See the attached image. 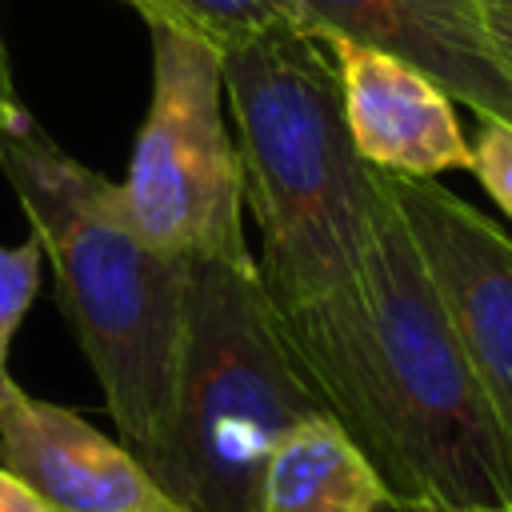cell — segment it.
<instances>
[{
    "mask_svg": "<svg viewBox=\"0 0 512 512\" xmlns=\"http://www.w3.org/2000/svg\"><path fill=\"white\" fill-rule=\"evenodd\" d=\"M152 100L120 184L132 228L180 260L248 264L240 156L224 124V60L208 40L148 20Z\"/></svg>",
    "mask_w": 512,
    "mask_h": 512,
    "instance_id": "obj_5",
    "label": "cell"
},
{
    "mask_svg": "<svg viewBox=\"0 0 512 512\" xmlns=\"http://www.w3.org/2000/svg\"><path fill=\"white\" fill-rule=\"evenodd\" d=\"M144 20L176 24L228 52L280 20H300L296 0H148Z\"/></svg>",
    "mask_w": 512,
    "mask_h": 512,
    "instance_id": "obj_11",
    "label": "cell"
},
{
    "mask_svg": "<svg viewBox=\"0 0 512 512\" xmlns=\"http://www.w3.org/2000/svg\"><path fill=\"white\" fill-rule=\"evenodd\" d=\"M24 104L16 100V88H12V72H8V56H4V44H0V132L12 128L16 120H24Z\"/></svg>",
    "mask_w": 512,
    "mask_h": 512,
    "instance_id": "obj_15",
    "label": "cell"
},
{
    "mask_svg": "<svg viewBox=\"0 0 512 512\" xmlns=\"http://www.w3.org/2000/svg\"><path fill=\"white\" fill-rule=\"evenodd\" d=\"M424 512H512V500L508 504H492V508H424Z\"/></svg>",
    "mask_w": 512,
    "mask_h": 512,
    "instance_id": "obj_17",
    "label": "cell"
},
{
    "mask_svg": "<svg viewBox=\"0 0 512 512\" xmlns=\"http://www.w3.org/2000/svg\"><path fill=\"white\" fill-rule=\"evenodd\" d=\"M328 416L300 376L256 260H188L168 416L140 468L188 512H256L276 440Z\"/></svg>",
    "mask_w": 512,
    "mask_h": 512,
    "instance_id": "obj_4",
    "label": "cell"
},
{
    "mask_svg": "<svg viewBox=\"0 0 512 512\" xmlns=\"http://www.w3.org/2000/svg\"><path fill=\"white\" fill-rule=\"evenodd\" d=\"M484 12H508L512 16V0H476Z\"/></svg>",
    "mask_w": 512,
    "mask_h": 512,
    "instance_id": "obj_18",
    "label": "cell"
},
{
    "mask_svg": "<svg viewBox=\"0 0 512 512\" xmlns=\"http://www.w3.org/2000/svg\"><path fill=\"white\" fill-rule=\"evenodd\" d=\"M132 4H136V8H140V12H144V8H148V0H132Z\"/></svg>",
    "mask_w": 512,
    "mask_h": 512,
    "instance_id": "obj_19",
    "label": "cell"
},
{
    "mask_svg": "<svg viewBox=\"0 0 512 512\" xmlns=\"http://www.w3.org/2000/svg\"><path fill=\"white\" fill-rule=\"evenodd\" d=\"M472 172L484 184V192L500 204V212L512 220V124L480 116L476 140H472Z\"/></svg>",
    "mask_w": 512,
    "mask_h": 512,
    "instance_id": "obj_13",
    "label": "cell"
},
{
    "mask_svg": "<svg viewBox=\"0 0 512 512\" xmlns=\"http://www.w3.org/2000/svg\"><path fill=\"white\" fill-rule=\"evenodd\" d=\"M484 16H488V32H492L496 52H500L504 64L512 68V16H508V12H484Z\"/></svg>",
    "mask_w": 512,
    "mask_h": 512,
    "instance_id": "obj_16",
    "label": "cell"
},
{
    "mask_svg": "<svg viewBox=\"0 0 512 512\" xmlns=\"http://www.w3.org/2000/svg\"><path fill=\"white\" fill-rule=\"evenodd\" d=\"M392 496L332 416L296 420L268 452L256 512H388Z\"/></svg>",
    "mask_w": 512,
    "mask_h": 512,
    "instance_id": "obj_10",
    "label": "cell"
},
{
    "mask_svg": "<svg viewBox=\"0 0 512 512\" xmlns=\"http://www.w3.org/2000/svg\"><path fill=\"white\" fill-rule=\"evenodd\" d=\"M244 200L260 228L272 308L324 296L356 272L376 208V168L356 152L336 64L300 20L220 52Z\"/></svg>",
    "mask_w": 512,
    "mask_h": 512,
    "instance_id": "obj_2",
    "label": "cell"
},
{
    "mask_svg": "<svg viewBox=\"0 0 512 512\" xmlns=\"http://www.w3.org/2000/svg\"><path fill=\"white\" fill-rule=\"evenodd\" d=\"M380 176L412 232L432 292L512 440V236L436 180Z\"/></svg>",
    "mask_w": 512,
    "mask_h": 512,
    "instance_id": "obj_6",
    "label": "cell"
},
{
    "mask_svg": "<svg viewBox=\"0 0 512 512\" xmlns=\"http://www.w3.org/2000/svg\"><path fill=\"white\" fill-rule=\"evenodd\" d=\"M0 468L52 512H188L120 440L20 388L0 408Z\"/></svg>",
    "mask_w": 512,
    "mask_h": 512,
    "instance_id": "obj_9",
    "label": "cell"
},
{
    "mask_svg": "<svg viewBox=\"0 0 512 512\" xmlns=\"http://www.w3.org/2000/svg\"><path fill=\"white\" fill-rule=\"evenodd\" d=\"M0 172L56 268V300L104 388L120 444L140 460L168 416L188 260L152 248L132 228L120 184L72 160L32 116L0 132Z\"/></svg>",
    "mask_w": 512,
    "mask_h": 512,
    "instance_id": "obj_3",
    "label": "cell"
},
{
    "mask_svg": "<svg viewBox=\"0 0 512 512\" xmlns=\"http://www.w3.org/2000/svg\"><path fill=\"white\" fill-rule=\"evenodd\" d=\"M0 512H52L24 480H16L8 468H0Z\"/></svg>",
    "mask_w": 512,
    "mask_h": 512,
    "instance_id": "obj_14",
    "label": "cell"
},
{
    "mask_svg": "<svg viewBox=\"0 0 512 512\" xmlns=\"http://www.w3.org/2000/svg\"><path fill=\"white\" fill-rule=\"evenodd\" d=\"M284 344L392 496V512L512 500V440L476 380L376 168L356 272L276 308Z\"/></svg>",
    "mask_w": 512,
    "mask_h": 512,
    "instance_id": "obj_1",
    "label": "cell"
},
{
    "mask_svg": "<svg viewBox=\"0 0 512 512\" xmlns=\"http://www.w3.org/2000/svg\"><path fill=\"white\" fill-rule=\"evenodd\" d=\"M300 24L392 52L476 116L512 124V68L476 0H296Z\"/></svg>",
    "mask_w": 512,
    "mask_h": 512,
    "instance_id": "obj_7",
    "label": "cell"
},
{
    "mask_svg": "<svg viewBox=\"0 0 512 512\" xmlns=\"http://www.w3.org/2000/svg\"><path fill=\"white\" fill-rule=\"evenodd\" d=\"M316 36L336 64L348 136L372 168L420 180L456 168L472 172V144L464 140L452 96L440 84L392 52L336 32Z\"/></svg>",
    "mask_w": 512,
    "mask_h": 512,
    "instance_id": "obj_8",
    "label": "cell"
},
{
    "mask_svg": "<svg viewBox=\"0 0 512 512\" xmlns=\"http://www.w3.org/2000/svg\"><path fill=\"white\" fill-rule=\"evenodd\" d=\"M40 260H44V248L36 236L16 248H0V408L16 392V380L8 376V344H12L28 304L36 300Z\"/></svg>",
    "mask_w": 512,
    "mask_h": 512,
    "instance_id": "obj_12",
    "label": "cell"
}]
</instances>
